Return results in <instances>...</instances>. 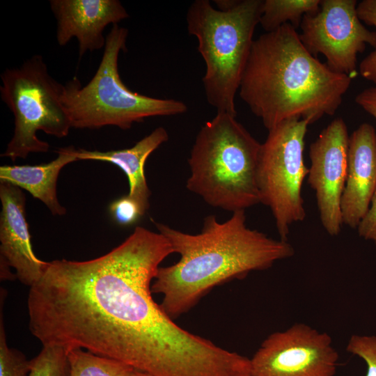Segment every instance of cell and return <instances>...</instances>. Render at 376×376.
<instances>
[{"mask_svg": "<svg viewBox=\"0 0 376 376\" xmlns=\"http://www.w3.org/2000/svg\"><path fill=\"white\" fill-rule=\"evenodd\" d=\"M152 221L180 255L175 264L159 267L151 285L152 293L162 295L160 306L172 319L188 312L214 287L295 254L288 241L248 228L245 210L233 212L224 222L208 215L195 235Z\"/></svg>", "mask_w": 376, "mask_h": 376, "instance_id": "obj_1", "label": "cell"}, {"mask_svg": "<svg viewBox=\"0 0 376 376\" xmlns=\"http://www.w3.org/2000/svg\"><path fill=\"white\" fill-rule=\"evenodd\" d=\"M77 150L73 146L60 148L56 150L57 157L46 164L1 166L0 180L26 190L42 201L53 215L63 216L66 209L57 198V180L65 166L78 160Z\"/></svg>", "mask_w": 376, "mask_h": 376, "instance_id": "obj_15", "label": "cell"}, {"mask_svg": "<svg viewBox=\"0 0 376 376\" xmlns=\"http://www.w3.org/2000/svg\"><path fill=\"white\" fill-rule=\"evenodd\" d=\"M359 235L376 246V190L369 208L357 226Z\"/></svg>", "mask_w": 376, "mask_h": 376, "instance_id": "obj_23", "label": "cell"}, {"mask_svg": "<svg viewBox=\"0 0 376 376\" xmlns=\"http://www.w3.org/2000/svg\"><path fill=\"white\" fill-rule=\"evenodd\" d=\"M361 21L376 29V0H363L357 4ZM359 72L376 86V49L369 54L359 64Z\"/></svg>", "mask_w": 376, "mask_h": 376, "instance_id": "obj_20", "label": "cell"}, {"mask_svg": "<svg viewBox=\"0 0 376 376\" xmlns=\"http://www.w3.org/2000/svg\"><path fill=\"white\" fill-rule=\"evenodd\" d=\"M309 124L300 118L279 123L268 130L260 149L257 185L260 203L270 209L279 239L285 241L291 226L306 217L301 188L308 173L303 153Z\"/></svg>", "mask_w": 376, "mask_h": 376, "instance_id": "obj_7", "label": "cell"}, {"mask_svg": "<svg viewBox=\"0 0 376 376\" xmlns=\"http://www.w3.org/2000/svg\"><path fill=\"white\" fill-rule=\"evenodd\" d=\"M195 0L186 15L187 31L198 40L206 66L203 77L208 103L217 113L237 116L235 94L260 23L263 0Z\"/></svg>", "mask_w": 376, "mask_h": 376, "instance_id": "obj_3", "label": "cell"}, {"mask_svg": "<svg viewBox=\"0 0 376 376\" xmlns=\"http://www.w3.org/2000/svg\"><path fill=\"white\" fill-rule=\"evenodd\" d=\"M127 29L112 25L106 36L101 61L90 81L81 86L74 77L62 85L61 101L72 128L116 126L125 130L146 118L180 115L188 110L182 101L146 96L123 84L118 61L120 52L127 50Z\"/></svg>", "mask_w": 376, "mask_h": 376, "instance_id": "obj_5", "label": "cell"}, {"mask_svg": "<svg viewBox=\"0 0 376 376\" xmlns=\"http://www.w3.org/2000/svg\"><path fill=\"white\" fill-rule=\"evenodd\" d=\"M322 0H264L260 19L266 32L290 22L296 29L305 15L317 13Z\"/></svg>", "mask_w": 376, "mask_h": 376, "instance_id": "obj_16", "label": "cell"}, {"mask_svg": "<svg viewBox=\"0 0 376 376\" xmlns=\"http://www.w3.org/2000/svg\"><path fill=\"white\" fill-rule=\"evenodd\" d=\"M66 350L58 346L42 345L40 353L31 359L29 376H69Z\"/></svg>", "mask_w": 376, "mask_h": 376, "instance_id": "obj_19", "label": "cell"}, {"mask_svg": "<svg viewBox=\"0 0 376 376\" xmlns=\"http://www.w3.org/2000/svg\"><path fill=\"white\" fill-rule=\"evenodd\" d=\"M69 376H130L134 368L81 348L68 352Z\"/></svg>", "mask_w": 376, "mask_h": 376, "instance_id": "obj_17", "label": "cell"}, {"mask_svg": "<svg viewBox=\"0 0 376 376\" xmlns=\"http://www.w3.org/2000/svg\"><path fill=\"white\" fill-rule=\"evenodd\" d=\"M356 103L376 119V86L366 88L355 97Z\"/></svg>", "mask_w": 376, "mask_h": 376, "instance_id": "obj_24", "label": "cell"}, {"mask_svg": "<svg viewBox=\"0 0 376 376\" xmlns=\"http://www.w3.org/2000/svg\"><path fill=\"white\" fill-rule=\"evenodd\" d=\"M5 296L4 290L1 289L0 376H29L31 360H28L21 352L7 345L2 310Z\"/></svg>", "mask_w": 376, "mask_h": 376, "instance_id": "obj_18", "label": "cell"}, {"mask_svg": "<svg viewBox=\"0 0 376 376\" xmlns=\"http://www.w3.org/2000/svg\"><path fill=\"white\" fill-rule=\"evenodd\" d=\"M260 146L236 116L217 113L196 137L186 187L208 205L232 212L260 203Z\"/></svg>", "mask_w": 376, "mask_h": 376, "instance_id": "obj_4", "label": "cell"}, {"mask_svg": "<svg viewBox=\"0 0 376 376\" xmlns=\"http://www.w3.org/2000/svg\"><path fill=\"white\" fill-rule=\"evenodd\" d=\"M346 350L366 363L365 376H376V336L352 335Z\"/></svg>", "mask_w": 376, "mask_h": 376, "instance_id": "obj_21", "label": "cell"}, {"mask_svg": "<svg viewBox=\"0 0 376 376\" xmlns=\"http://www.w3.org/2000/svg\"><path fill=\"white\" fill-rule=\"evenodd\" d=\"M376 190V132L363 123L349 138L347 173L341 198L343 224L357 228Z\"/></svg>", "mask_w": 376, "mask_h": 376, "instance_id": "obj_13", "label": "cell"}, {"mask_svg": "<svg viewBox=\"0 0 376 376\" xmlns=\"http://www.w3.org/2000/svg\"><path fill=\"white\" fill-rule=\"evenodd\" d=\"M113 220L120 226H130L146 213L140 205L127 195L114 200L109 207Z\"/></svg>", "mask_w": 376, "mask_h": 376, "instance_id": "obj_22", "label": "cell"}, {"mask_svg": "<svg viewBox=\"0 0 376 376\" xmlns=\"http://www.w3.org/2000/svg\"><path fill=\"white\" fill-rule=\"evenodd\" d=\"M1 279H10L8 268L15 269V277L30 288L42 278L48 262L40 260L32 248L26 218V198L20 188L0 182Z\"/></svg>", "mask_w": 376, "mask_h": 376, "instance_id": "obj_11", "label": "cell"}, {"mask_svg": "<svg viewBox=\"0 0 376 376\" xmlns=\"http://www.w3.org/2000/svg\"><path fill=\"white\" fill-rule=\"evenodd\" d=\"M352 79L313 56L287 23L253 40L239 94L269 130L291 118L311 124L333 116Z\"/></svg>", "mask_w": 376, "mask_h": 376, "instance_id": "obj_2", "label": "cell"}, {"mask_svg": "<svg viewBox=\"0 0 376 376\" xmlns=\"http://www.w3.org/2000/svg\"><path fill=\"white\" fill-rule=\"evenodd\" d=\"M130 376H153L148 373L134 369Z\"/></svg>", "mask_w": 376, "mask_h": 376, "instance_id": "obj_25", "label": "cell"}, {"mask_svg": "<svg viewBox=\"0 0 376 376\" xmlns=\"http://www.w3.org/2000/svg\"><path fill=\"white\" fill-rule=\"evenodd\" d=\"M355 0H322L319 10L305 15L299 38L314 56H324L334 72L353 79L357 55L366 45L376 47V31L367 29L357 13Z\"/></svg>", "mask_w": 376, "mask_h": 376, "instance_id": "obj_8", "label": "cell"}, {"mask_svg": "<svg viewBox=\"0 0 376 376\" xmlns=\"http://www.w3.org/2000/svg\"><path fill=\"white\" fill-rule=\"evenodd\" d=\"M1 80V97L15 122L13 136L1 157L15 162L31 152H47L49 145L38 138V131L57 138L68 136L72 127L61 101L62 84L50 75L42 56L5 70Z\"/></svg>", "mask_w": 376, "mask_h": 376, "instance_id": "obj_6", "label": "cell"}, {"mask_svg": "<svg viewBox=\"0 0 376 376\" xmlns=\"http://www.w3.org/2000/svg\"><path fill=\"white\" fill-rule=\"evenodd\" d=\"M349 135L341 118L332 120L310 145L308 182L314 190L322 227L331 236L343 226L341 198L347 173Z\"/></svg>", "mask_w": 376, "mask_h": 376, "instance_id": "obj_10", "label": "cell"}, {"mask_svg": "<svg viewBox=\"0 0 376 376\" xmlns=\"http://www.w3.org/2000/svg\"><path fill=\"white\" fill-rule=\"evenodd\" d=\"M56 19V40L64 46L73 38L79 45V58L87 52L104 47V29L118 24L129 14L118 0H51Z\"/></svg>", "mask_w": 376, "mask_h": 376, "instance_id": "obj_12", "label": "cell"}, {"mask_svg": "<svg viewBox=\"0 0 376 376\" xmlns=\"http://www.w3.org/2000/svg\"><path fill=\"white\" fill-rule=\"evenodd\" d=\"M339 355L331 336L304 323L269 335L253 354L251 376H334Z\"/></svg>", "mask_w": 376, "mask_h": 376, "instance_id": "obj_9", "label": "cell"}, {"mask_svg": "<svg viewBox=\"0 0 376 376\" xmlns=\"http://www.w3.org/2000/svg\"><path fill=\"white\" fill-rule=\"evenodd\" d=\"M168 139L169 134L165 128L158 127L130 148L109 151L79 148L77 157L78 160L110 162L119 167L128 180V196L146 212L150 206L151 192L145 177V163L150 155Z\"/></svg>", "mask_w": 376, "mask_h": 376, "instance_id": "obj_14", "label": "cell"}]
</instances>
